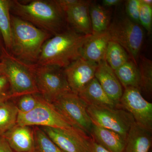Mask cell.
Here are the masks:
<instances>
[{"mask_svg": "<svg viewBox=\"0 0 152 152\" xmlns=\"http://www.w3.org/2000/svg\"><path fill=\"white\" fill-rule=\"evenodd\" d=\"M89 13L92 34L107 31L110 25L108 11L100 5L90 4Z\"/></svg>", "mask_w": 152, "mask_h": 152, "instance_id": "22", "label": "cell"}, {"mask_svg": "<svg viewBox=\"0 0 152 152\" xmlns=\"http://www.w3.org/2000/svg\"><path fill=\"white\" fill-rule=\"evenodd\" d=\"M18 110L12 99L0 105V137L17 124Z\"/></svg>", "mask_w": 152, "mask_h": 152, "instance_id": "23", "label": "cell"}, {"mask_svg": "<svg viewBox=\"0 0 152 152\" xmlns=\"http://www.w3.org/2000/svg\"><path fill=\"white\" fill-rule=\"evenodd\" d=\"M34 147L33 152H64L47 135L40 127H33Z\"/></svg>", "mask_w": 152, "mask_h": 152, "instance_id": "26", "label": "cell"}, {"mask_svg": "<svg viewBox=\"0 0 152 152\" xmlns=\"http://www.w3.org/2000/svg\"><path fill=\"white\" fill-rule=\"evenodd\" d=\"M78 95L88 106L120 107L119 105L106 94L95 77L81 91Z\"/></svg>", "mask_w": 152, "mask_h": 152, "instance_id": "17", "label": "cell"}, {"mask_svg": "<svg viewBox=\"0 0 152 152\" xmlns=\"http://www.w3.org/2000/svg\"><path fill=\"white\" fill-rule=\"evenodd\" d=\"M119 107L132 115L137 124L152 132V104L143 97L140 90L134 87L125 88Z\"/></svg>", "mask_w": 152, "mask_h": 152, "instance_id": "10", "label": "cell"}, {"mask_svg": "<svg viewBox=\"0 0 152 152\" xmlns=\"http://www.w3.org/2000/svg\"><path fill=\"white\" fill-rule=\"evenodd\" d=\"M11 20L12 45L10 53L24 62L37 64L44 44L53 36L12 14Z\"/></svg>", "mask_w": 152, "mask_h": 152, "instance_id": "3", "label": "cell"}, {"mask_svg": "<svg viewBox=\"0 0 152 152\" xmlns=\"http://www.w3.org/2000/svg\"><path fill=\"white\" fill-rule=\"evenodd\" d=\"M139 72L140 80V91L151 97L152 93V62L143 56L139 57Z\"/></svg>", "mask_w": 152, "mask_h": 152, "instance_id": "25", "label": "cell"}, {"mask_svg": "<svg viewBox=\"0 0 152 152\" xmlns=\"http://www.w3.org/2000/svg\"><path fill=\"white\" fill-rule=\"evenodd\" d=\"M89 135L110 152H123L124 149L126 139L114 131L93 124Z\"/></svg>", "mask_w": 152, "mask_h": 152, "instance_id": "18", "label": "cell"}, {"mask_svg": "<svg viewBox=\"0 0 152 152\" xmlns=\"http://www.w3.org/2000/svg\"><path fill=\"white\" fill-rule=\"evenodd\" d=\"M34 70L39 94L48 102L53 103L63 95L71 92L64 69L34 64Z\"/></svg>", "mask_w": 152, "mask_h": 152, "instance_id": "5", "label": "cell"}, {"mask_svg": "<svg viewBox=\"0 0 152 152\" xmlns=\"http://www.w3.org/2000/svg\"><path fill=\"white\" fill-rule=\"evenodd\" d=\"M141 0H129L125 5L128 18L131 20L140 24L139 21Z\"/></svg>", "mask_w": 152, "mask_h": 152, "instance_id": "29", "label": "cell"}, {"mask_svg": "<svg viewBox=\"0 0 152 152\" xmlns=\"http://www.w3.org/2000/svg\"><path fill=\"white\" fill-rule=\"evenodd\" d=\"M12 99L10 83L5 75H0V105Z\"/></svg>", "mask_w": 152, "mask_h": 152, "instance_id": "30", "label": "cell"}, {"mask_svg": "<svg viewBox=\"0 0 152 152\" xmlns=\"http://www.w3.org/2000/svg\"><path fill=\"white\" fill-rule=\"evenodd\" d=\"M4 64L0 61V75H4Z\"/></svg>", "mask_w": 152, "mask_h": 152, "instance_id": "36", "label": "cell"}, {"mask_svg": "<svg viewBox=\"0 0 152 152\" xmlns=\"http://www.w3.org/2000/svg\"><path fill=\"white\" fill-rule=\"evenodd\" d=\"M91 2L80 0L75 5L65 12L68 27L79 34H92L89 8Z\"/></svg>", "mask_w": 152, "mask_h": 152, "instance_id": "13", "label": "cell"}, {"mask_svg": "<svg viewBox=\"0 0 152 152\" xmlns=\"http://www.w3.org/2000/svg\"><path fill=\"white\" fill-rule=\"evenodd\" d=\"M152 143V132L134 122L128 132L123 152H149Z\"/></svg>", "mask_w": 152, "mask_h": 152, "instance_id": "19", "label": "cell"}, {"mask_svg": "<svg viewBox=\"0 0 152 152\" xmlns=\"http://www.w3.org/2000/svg\"><path fill=\"white\" fill-rule=\"evenodd\" d=\"M142 2L144 4H146L151 6H152V0H141Z\"/></svg>", "mask_w": 152, "mask_h": 152, "instance_id": "37", "label": "cell"}, {"mask_svg": "<svg viewBox=\"0 0 152 152\" xmlns=\"http://www.w3.org/2000/svg\"><path fill=\"white\" fill-rule=\"evenodd\" d=\"M87 111L93 124L114 131L125 139L134 122L132 115L121 107L89 106Z\"/></svg>", "mask_w": 152, "mask_h": 152, "instance_id": "7", "label": "cell"}, {"mask_svg": "<svg viewBox=\"0 0 152 152\" xmlns=\"http://www.w3.org/2000/svg\"><path fill=\"white\" fill-rule=\"evenodd\" d=\"M44 99L39 94H27L12 99L18 113H20L33 110Z\"/></svg>", "mask_w": 152, "mask_h": 152, "instance_id": "27", "label": "cell"}, {"mask_svg": "<svg viewBox=\"0 0 152 152\" xmlns=\"http://www.w3.org/2000/svg\"><path fill=\"white\" fill-rule=\"evenodd\" d=\"M91 35L79 34L68 28L45 43L36 64L64 69L81 57L82 48Z\"/></svg>", "mask_w": 152, "mask_h": 152, "instance_id": "2", "label": "cell"}, {"mask_svg": "<svg viewBox=\"0 0 152 152\" xmlns=\"http://www.w3.org/2000/svg\"><path fill=\"white\" fill-rule=\"evenodd\" d=\"M14 152H33L34 147L33 127L16 124L2 136Z\"/></svg>", "mask_w": 152, "mask_h": 152, "instance_id": "15", "label": "cell"}, {"mask_svg": "<svg viewBox=\"0 0 152 152\" xmlns=\"http://www.w3.org/2000/svg\"><path fill=\"white\" fill-rule=\"evenodd\" d=\"M89 152H110L94 141L91 137Z\"/></svg>", "mask_w": 152, "mask_h": 152, "instance_id": "32", "label": "cell"}, {"mask_svg": "<svg viewBox=\"0 0 152 152\" xmlns=\"http://www.w3.org/2000/svg\"><path fill=\"white\" fill-rule=\"evenodd\" d=\"M130 58L128 53L119 44L111 40L109 42L105 61L114 71L122 66Z\"/></svg>", "mask_w": 152, "mask_h": 152, "instance_id": "24", "label": "cell"}, {"mask_svg": "<svg viewBox=\"0 0 152 152\" xmlns=\"http://www.w3.org/2000/svg\"><path fill=\"white\" fill-rule=\"evenodd\" d=\"M64 152H89L91 137L78 128L40 127Z\"/></svg>", "mask_w": 152, "mask_h": 152, "instance_id": "11", "label": "cell"}, {"mask_svg": "<svg viewBox=\"0 0 152 152\" xmlns=\"http://www.w3.org/2000/svg\"><path fill=\"white\" fill-rule=\"evenodd\" d=\"M10 12L53 36L68 28L64 12L56 0H34L26 3L13 0Z\"/></svg>", "mask_w": 152, "mask_h": 152, "instance_id": "1", "label": "cell"}, {"mask_svg": "<svg viewBox=\"0 0 152 152\" xmlns=\"http://www.w3.org/2000/svg\"><path fill=\"white\" fill-rule=\"evenodd\" d=\"M10 7L11 0H0V34L9 52L12 45Z\"/></svg>", "mask_w": 152, "mask_h": 152, "instance_id": "21", "label": "cell"}, {"mask_svg": "<svg viewBox=\"0 0 152 152\" xmlns=\"http://www.w3.org/2000/svg\"><path fill=\"white\" fill-rule=\"evenodd\" d=\"M1 62L4 75L8 80L12 99L27 94H39L34 70V64H28L13 56L4 48Z\"/></svg>", "mask_w": 152, "mask_h": 152, "instance_id": "4", "label": "cell"}, {"mask_svg": "<svg viewBox=\"0 0 152 152\" xmlns=\"http://www.w3.org/2000/svg\"><path fill=\"white\" fill-rule=\"evenodd\" d=\"M80 0H56V1L64 12L75 5Z\"/></svg>", "mask_w": 152, "mask_h": 152, "instance_id": "31", "label": "cell"}, {"mask_svg": "<svg viewBox=\"0 0 152 152\" xmlns=\"http://www.w3.org/2000/svg\"><path fill=\"white\" fill-rule=\"evenodd\" d=\"M95 77L109 97L119 105L124 91L114 71L105 61L98 64Z\"/></svg>", "mask_w": 152, "mask_h": 152, "instance_id": "14", "label": "cell"}, {"mask_svg": "<svg viewBox=\"0 0 152 152\" xmlns=\"http://www.w3.org/2000/svg\"><path fill=\"white\" fill-rule=\"evenodd\" d=\"M139 21L149 34L151 32L152 25V6L144 4L141 0Z\"/></svg>", "mask_w": 152, "mask_h": 152, "instance_id": "28", "label": "cell"}, {"mask_svg": "<svg viewBox=\"0 0 152 152\" xmlns=\"http://www.w3.org/2000/svg\"><path fill=\"white\" fill-rule=\"evenodd\" d=\"M107 31L111 40L121 46L131 59L137 65L144 39L143 30L140 25L125 17L111 24Z\"/></svg>", "mask_w": 152, "mask_h": 152, "instance_id": "6", "label": "cell"}, {"mask_svg": "<svg viewBox=\"0 0 152 152\" xmlns=\"http://www.w3.org/2000/svg\"><path fill=\"white\" fill-rule=\"evenodd\" d=\"M98 64L80 57L64 69L71 92L78 95L94 78Z\"/></svg>", "mask_w": 152, "mask_h": 152, "instance_id": "12", "label": "cell"}, {"mask_svg": "<svg viewBox=\"0 0 152 152\" xmlns=\"http://www.w3.org/2000/svg\"><path fill=\"white\" fill-rule=\"evenodd\" d=\"M4 48V45L2 38L0 34V60H1V57L2 54L3 49Z\"/></svg>", "mask_w": 152, "mask_h": 152, "instance_id": "35", "label": "cell"}, {"mask_svg": "<svg viewBox=\"0 0 152 152\" xmlns=\"http://www.w3.org/2000/svg\"><path fill=\"white\" fill-rule=\"evenodd\" d=\"M52 104L73 126L89 135L93 124L87 112L88 106L78 95L71 92L63 95Z\"/></svg>", "mask_w": 152, "mask_h": 152, "instance_id": "8", "label": "cell"}, {"mask_svg": "<svg viewBox=\"0 0 152 152\" xmlns=\"http://www.w3.org/2000/svg\"><path fill=\"white\" fill-rule=\"evenodd\" d=\"M0 152H14L4 137H0Z\"/></svg>", "mask_w": 152, "mask_h": 152, "instance_id": "33", "label": "cell"}, {"mask_svg": "<svg viewBox=\"0 0 152 152\" xmlns=\"http://www.w3.org/2000/svg\"><path fill=\"white\" fill-rule=\"evenodd\" d=\"M122 1L120 0H103L102 4L106 7H111L118 5Z\"/></svg>", "mask_w": 152, "mask_h": 152, "instance_id": "34", "label": "cell"}, {"mask_svg": "<svg viewBox=\"0 0 152 152\" xmlns=\"http://www.w3.org/2000/svg\"><path fill=\"white\" fill-rule=\"evenodd\" d=\"M114 71L122 86L125 88L128 87H134L140 91L138 66L132 60L130 59Z\"/></svg>", "mask_w": 152, "mask_h": 152, "instance_id": "20", "label": "cell"}, {"mask_svg": "<svg viewBox=\"0 0 152 152\" xmlns=\"http://www.w3.org/2000/svg\"><path fill=\"white\" fill-rule=\"evenodd\" d=\"M17 124L41 127L68 129L74 127L59 113L52 104L45 99L31 112L26 113H18Z\"/></svg>", "mask_w": 152, "mask_h": 152, "instance_id": "9", "label": "cell"}, {"mask_svg": "<svg viewBox=\"0 0 152 152\" xmlns=\"http://www.w3.org/2000/svg\"><path fill=\"white\" fill-rule=\"evenodd\" d=\"M110 41V37L107 31L92 34L82 48V58L97 64L105 61L106 51Z\"/></svg>", "mask_w": 152, "mask_h": 152, "instance_id": "16", "label": "cell"}]
</instances>
